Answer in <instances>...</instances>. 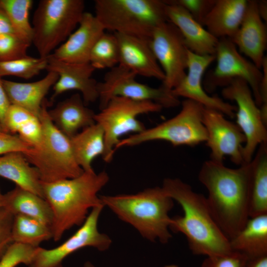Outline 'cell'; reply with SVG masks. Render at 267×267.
Here are the masks:
<instances>
[{
  "instance_id": "30",
  "label": "cell",
  "mask_w": 267,
  "mask_h": 267,
  "mask_svg": "<svg viewBox=\"0 0 267 267\" xmlns=\"http://www.w3.org/2000/svg\"><path fill=\"white\" fill-rule=\"evenodd\" d=\"M50 227L35 219L21 215L14 216L11 238L13 243L38 247L52 238Z\"/></svg>"
},
{
  "instance_id": "43",
  "label": "cell",
  "mask_w": 267,
  "mask_h": 267,
  "mask_svg": "<svg viewBox=\"0 0 267 267\" xmlns=\"http://www.w3.org/2000/svg\"><path fill=\"white\" fill-rule=\"evenodd\" d=\"M262 76L259 87L261 104L267 103V58L265 56L261 68ZM261 106V105H260Z\"/></svg>"
},
{
  "instance_id": "9",
  "label": "cell",
  "mask_w": 267,
  "mask_h": 267,
  "mask_svg": "<svg viewBox=\"0 0 267 267\" xmlns=\"http://www.w3.org/2000/svg\"><path fill=\"white\" fill-rule=\"evenodd\" d=\"M163 108L152 101L120 96L112 98L94 116L95 123L102 127L104 133L105 150L102 156L104 161H111L115 147L122 135L129 133L138 134L146 129L144 124L137 119L138 115L159 112Z\"/></svg>"
},
{
  "instance_id": "13",
  "label": "cell",
  "mask_w": 267,
  "mask_h": 267,
  "mask_svg": "<svg viewBox=\"0 0 267 267\" xmlns=\"http://www.w3.org/2000/svg\"><path fill=\"white\" fill-rule=\"evenodd\" d=\"M104 207L101 205L92 209L80 227L57 247L49 249L37 247L28 267H62L66 257L86 247H93L100 251L107 250L112 240L107 234L100 232L97 227Z\"/></svg>"
},
{
  "instance_id": "15",
  "label": "cell",
  "mask_w": 267,
  "mask_h": 267,
  "mask_svg": "<svg viewBox=\"0 0 267 267\" xmlns=\"http://www.w3.org/2000/svg\"><path fill=\"white\" fill-rule=\"evenodd\" d=\"M202 122L207 134L206 145L211 150L210 159L223 162L225 156L239 166L245 163L242 156L246 137L239 127L222 113L204 108Z\"/></svg>"
},
{
  "instance_id": "44",
  "label": "cell",
  "mask_w": 267,
  "mask_h": 267,
  "mask_svg": "<svg viewBox=\"0 0 267 267\" xmlns=\"http://www.w3.org/2000/svg\"><path fill=\"white\" fill-rule=\"evenodd\" d=\"M4 34L16 35L8 16L0 6V35Z\"/></svg>"
},
{
  "instance_id": "2",
  "label": "cell",
  "mask_w": 267,
  "mask_h": 267,
  "mask_svg": "<svg viewBox=\"0 0 267 267\" xmlns=\"http://www.w3.org/2000/svg\"><path fill=\"white\" fill-rule=\"evenodd\" d=\"M162 187L179 204L183 213L171 218L170 229L185 236L193 254L207 257L232 251L229 240L215 221L204 195L178 178H165Z\"/></svg>"
},
{
  "instance_id": "28",
  "label": "cell",
  "mask_w": 267,
  "mask_h": 267,
  "mask_svg": "<svg viewBox=\"0 0 267 267\" xmlns=\"http://www.w3.org/2000/svg\"><path fill=\"white\" fill-rule=\"evenodd\" d=\"M251 164L249 218L267 214V143L258 146Z\"/></svg>"
},
{
  "instance_id": "31",
  "label": "cell",
  "mask_w": 267,
  "mask_h": 267,
  "mask_svg": "<svg viewBox=\"0 0 267 267\" xmlns=\"http://www.w3.org/2000/svg\"><path fill=\"white\" fill-rule=\"evenodd\" d=\"M32 0H0V6L8 16L15 34L28 43H32L33 28L29 20Z\"/></svg>"
},
{
  "instance_id": "18",
  "label": "cell",
  "mask_w": 267,
  "mask_h": 267,
  "mask_svg": "<svg viewBox=\"0 0 267 267\" xmlns=\"http://www.w3.org/2000/svg\"><path fill=\"white\" fill-rule=\"evenodd\" d=\"M119 49V65L134 73L163 82L164 74L149 44L148 39L113 33Z\"/></svg>"
},
{
  "instance_id": "42",
  "label": "cell",
  "mask_w": 267,
  "mask_h": 267,
  "mask_svg": "<svg viewBox=\"0 0 267 267\" xmlns=\"http://www.w3.org/2000/svg\"><path fill=\"white\" fill-rule=\"evenodd\" d=\"M10 105L11 103L3 86L2 79L0 77V123L4 130L6 114Z\"/></svg>"
},
{
  "instance_id": "41",
  "label": "cell",
  "mask_w": 267,
  "mask_h": 267,
  "mask_svg": "<svg viewBox=\"0 0 267 267\" xmlns=\"http://www.w3.org/2000/svg\"><path fill=\"white\" fill-rule=\"evenodd\" d=\"M18 136L32 147L40 141L42 134V127L40 119L35 117L18 130Z\"/></svg>"
},
{
  "instance_id": "16",
  "label": "cell",
  "mask_w": 267,
  "mask_h": 267,
  "mask_svg": "<svg viewBox=\"0 0 267 267\" xmlns=\"http://www.w3.org/2000/svg\"><path fill=\"white\" fill-rule=\"evenodd\" d=\"M215 60V55H199L189 50L187 73L172 91L178 98L185 97L200 104L205 108L218 111L233 118L235 116L236 106L225 102L218 96L209 95L202 87V80L204 72Z\"/></svg>"
},
{
  "instance_id": "35",
  "label": "cell",
  "mask_w": 267,
  "mask_h": 267,
  "mask_svg": "<svg viewBox=\"0 0 267 267\" xmlns=\"http://www.w3.org/2000/svg\"><path fill=\"white\" fill-rule=\"evenodd\" d=\"M36 248L12 243L0 260V267H16L22 264L28 266Z\"/></svg>"
},
{
  "instance_id": "1",
  "label": "cell",
  "mask_w": 267,
  "mask_h": 267,
  "mask_svg": "<svg viewBox=\"0 0 267 267\" xmlns=\"http://www.w3.org/2000/svg\"><path fill=\"white\" fill-rule=\"evenodd\" d=\"M251 171V162L230 168L210 159L203 162L198 173L199 181L208 191L212 214L229 240L249 219Z\"/></svg>"
},
{
  "instance_id": "47",
  "label": "cell",
  "mask_w": 267,
  "mask_h": 267,
  "mask_svg": "<svg viewBox=\"0 0 267 267\" xmlns=\"http://www.w3.org/2000/svg\"><path fill=\"white\" fill-rule=\"evenodd\" d=\"M84 267H95L91 262L89 261H87L85 263L84 265Z\"/></svg>"
},
{
  "instance_id": "40",
  "label": "cell",
  "mask_w": 267,
  "mask_h": 267,
  "mask_svg": "<svg viewBox=\"0 0 267 267\" xmlns=\"http://www.w3.org/2000/svg\"><path fill=\"white\" fill-rule=\"evenodd\" d=\"M32 147L18 135L0 133V156L14 152L24 153Z\"/></svg>"
},
{
  "instance_id": "48",
  "label": "cell",
  "mask_w": 267,
  "mask_h": 267,
  "mask_svg": "<svg viewBox=\"0 0 267 267\" xmlns=\"http://www.w3.org/2000/svg\"><path fill=\"white\" fill-rule=\"evenodd\" d=\"M3 195L0 191V209L2 208Z\"/></svg>"
},
{
  "instance_id": "27",
  "label": "cell",
  "mask_w": 267,
  "mask_h": 267,
  "mask_svg": "<svg viewBox=\"0 0 267 267\" xmlns=\"http://www.w3.org/2000/svg\"><path fill=\"white\" fill-rule=\"evenodd\" d=\"M2 208L14 216L29 217L51 226L52 214L47 202L42 197L17 186L3 194Z\"/></svg>"
},
{
  "instance_id": "5",
  "label": "cell",
  "mask_w": 267,
  "mask_h": 267,
  "mask_svg": "<svg viewBox=\"0 0 267 267\" xmlns=\"http://www.w3.org/2000/svg\"><path fill=\"white\" fill-rule=\"evenodd\" d=\"M48 106L45 99L39 118L42 127L39 142L23 154L38 170L43 182H51L77 177L84 171L75 159L70 138L50 119L47 109Z\"/></svg>"
},
{
  "instance_id": "49",
  "label": "cell",
  "mask_w": 267,
  "mask_h": 267,
  "mask_svg": "<svg viewBox=\"0 0 267 267\" xmlns=\"http://www.w3.org/2000/svg\"><path fill=\"white\" fill-rule=\"evenodd\" d=\"M164 267H178L177 265L175 264H171V265H166Z\"/></svg>"
},
{
  "instance_id": "14",
  "label": "cell",
  "mask_w": 267,
  "mask_h": 267,
  "mask_svg": "<svg viewBox=\"0 0 267 267\" xmlns=\"http://www.w3.org/2000/svg\"><path fill=\"white\" fill-rule=\"evenodd\" d=\"M150 48L165 76L162 85L172 90L186 75L189 49L178 29L167 21L148 39Z\"/></svg>"
},
{
  "instance_id": "24",
  "label": "cell",
  "mask_w": 267,
  "mask_h": 267,
  "mask_svg": "<svg viewBox=\"0 0 267 267\" xmlns=\"http://www.w3.org/2000/svg\"><path fill=\"white\" fill-rule=\"evenodd\" d=\"M247 3V0H216L203 26L218 39H231L240 26Z\"/></svg>"
},
{
  "instance_id": "29",
  "label": "cell",
  "mask_w": 267,
  "mask_h": 267,
  "mask_svg": "<svg viewBox=\"0 0 267 267\" xmlns=\"http://www.w3.org/2000/svg\"><path fill=\"white\" fill-rule=\"evenodd\" d=\"M75 159L84 172L93 170L92 161L102 156L105 150L104 133L97 123L82 130L70 138Z\"/></svg>"
},
{
  "instance_id": "45",
  "label": "cell",
  "mask_w": 267,
  "mask_h": 267,
  "mask_svg": "<svg viewBox=\"0 0 267 267\" xmlns=\"http://www.w3.org/2000/svg\"><path fill=\"white\" fill-rule=\"evenodd\" d=\"M245 267H267V255L247 258Z\"/></svg>"
},
{
  "instance_id": "46",
  "label": "cell",
  "mask_w": 267,
  "mask_h": 267,
  "mask_svg": "<svg viewBox=\"0 0 267 267\" xmlns=\"http://www.w3.org/2000/svg\"><path fill=\"white\" fill-rule=\"evenodd\" d=\"M259 14L264 22L267 19V0L257 1Z\"/></svg>"
},
{
  "instance_id": "26",
  "label": "cell",
  "mask_w": 267,
  "mask_h": 267,
  "mask_svg": "<svg viewBox=\"0 0 267 267\" xmlns=\"http://www.w3.org/2000/svg\"><path fill=\"white\" fill-rule=\"evenodd\" d=\"M30 164L21 152H14L0 156V177L44 198L39 173Z\"/></svg>"
},
{
  "instance_id": "8",
  "label": "cell",
  "mask_w": 267,
  "mask_h": 267,
  "mask_svg": "<svg viewBox=\"0 0 267 267\" xmlns=\"http://www.w3.org/2000/svg\"><path fill=\"white\" fill-rule=\"evenodd\" d=\"M204 108L195 101L185 99L176 116L154 127L121 139L114 151L123 147L155 140L166 141L174 146H194L206 142L207 134L202 122Z\"/></svg>"
},
{
  "instance_id": "4",
  "label": "cell",
  "mask_w": 267,
  "mask_h": 267,
  "mask_svg": "<svg viewBox=\"0 0 267 267\" xmlns=\"http://www.w3.org/2000/svg\"><path fill=\"white\" fill-rule=\"evenodd\" d=\"M99 197L104 207L146 239L165 244L172 238L169 213L174 206V200L162 187L148 188L135 194Z\"/></svg>"
},
{
  "instance_id": "3",
  "label": "cell",
  "mask_w": 267,
  "mask_h": 267,
  "mask_svg": "<svg viewBox=\"0 0 267 267\" xmlns=\"http://www.w3.org/2000/svg\"><path fill=\"white\" fill-rule=\"evenodd\" d=\"M109 180L105 171L97 174L92 170L72 178L42 181L44 198L52 211L50 228L54 241H59L72 227L81 226L89 210L103 205L98 193Z\"/></svg>"
},
{
  "instance_id": "20",
  "label": "cell",
  "mask_w": 267,
  "mask_h": 267,
  "mask_svg": "<svg viewBox=\"0 0 267 267\" xmlns=\"http://www.w3.org/2000/svg\"><path fill=\"white\" fill-rule=\"evenodd\" d=\"M105 31L94 14L85 12L76 30L50 55L64 62L89 63L91 50Z\"/></svg>"
},
{
  "instance_id": "19",
  "label": "cell",
  "mask_w": 267,
  "mask_h": 267,
  "mask_svg": "<svg viewBox=\"0 0 267 267\" xmlns=\"http://www.w3.org/2000/svg\"><path fill=\"white\" fill-rule=\"evenodd\" d=\"M230 39L240 53L261 69L267 48V31L258 11L257 0H248L240 26Z\"/></svg>"
},
{
  "instance_id": "34",
  "label": "cell",
  "mask_w": 267,
  "mask_h": 267,
  "mask_svg": "<svg viewBox=\"0 0 267 267\" xmlns=\"http://www.w3.org/2000/svg\"><path fill=\"white\" fill-rule=\"evenodd\" d=\"M31 44L15 34L0 35V62L13 60L28 56Z\"/></svg>"
},
{
  "instance_id": "10",
  "label": "cell",
  "mask_w": 267,
  "mask_h": 267,
  "mask_svg": "<svg viewBox=\"0 0 267 267\" xmlns=\"http://www.w3.org/2000/svg\"><path fill=\"white\" fill-rule=\"evenodd\" d=\"M136 75L118 65L105 75L103 80L98 82L97 88L100 110L105 107L114 97H123L132 99L150 101L160 105L163 108L178 106V98L172 90L161 85L153 88L136 80Z\"/></svg>"
},
{
  "instance_id": "11",
  "label": "cell",
  "mask_w": 267,
  "mask_h": 267,
  "mask_svg": "<svg viewBox=\"0 0 267 267\" xmlns=\"http://www.w3.org/2000/svg\"><path fill=\"white\" fill-rule=\"evenodd\" d=\"M215 55L216 65L205 81V90L211 92L218 87H225L234 79L240 78L247 83L257 105L260 107L261 69L243 56L229 38L219 39Z\"/></svg>"
},
{
  "instance_id": "36",
  "label": "cell",
  "mask_w": 267,
  "mask_h": 267,
  "mask_svg": "<svg viewBox=\"0 0 267 267\" xmlns=\"http://www.w3.org/2000/svg\"><path fill=\"white\" fill-rule=\"evenodd\" d=\"M216 0H170L167 2L178 5L185 9L192 17L203 26V21Z\"/></svg>"
},
{
  "instance_id": "39",
  "label": "cell",
  "mask_w": 267,
  "mask_h": 267,
  "mask_svg": "<svg viewBox=\"0 0 267 267\" xmlns=\"http://www.w3.org/2000/svg\"><path fill=\"white\" fill-rule=\"evenodd\" d=\"M14 215L6 209H0V261L13 243L11 228Z\"/></svg>"
},
{
  "instance_id": "32",
  "label": "cell",
  "mask_w": 267,
  "mask_h": 267,
  "mask_svg": "<svg viewBox=\"0 0 267 267\" xmlns=\"http://www.w3.org/2000/svg\"><path fill=\"white\" fill-rule=\"evenodd\" d=\"M119 49L114 33H103L94 44L89 57V63L95 69L109 68L117 66Z\"/></svg>"
},
{
  "instance_id": "17",
  "label": "cell",
  "mask_w": 267,
  "mask_h": 267,
  "mask_svg": "<svg viewBox=\"0 0 267 267\" xmlns=\"http://www.w3.org/2000/svg\"><path fill=\"white\" fill-rule=\"evenodd\" d=\"M95 69L89 63H73L47 57L46 70L56 73L58 79L53 86V92L48 102L52 104L63 92L77 90L81 92L86 105L98 99L97 82L92 75Z\"/></svg>"
},
{
  "instance_id": "7",
  "label": "cell",
  "mask_w": 267,
  "mask_h": 267,
  "mask_svg": "<svg viewBox=\"0 0 267 267\" xmlns=\"http://www.w3.org/2000/svg\"><path fill=\"white\" fill-rule=\"evenodd\" d=\"M83 0H41L32 20V43L40 57L46 58L79 25L85 11Z\"/></svg>"
},
{
  "instance_id": "21",
  "label": "cell",
  "mask_w": 267,
  "mask_h": 267,
  "mask_svg": "<svg viewBox=\"0 0 267 267\" xmlns=\"http://www.w3.org/2000/svg\"><path fill=\"white\" fill-rule=\"evenodd\" d=\"M164 1L168 21L178 29L187 48L199 55H215L219 39L197 22L185 9Z\"/></svg>"
},
{
  "instance_id": "12",
  "label": "cell",
  "mask_w": 267,
  "mask_h": 267,
  "mask_svg": "<svg viewBox=\"0 0 267 267\" xmlns=\"http://www.w3.org/2000/svg\"><path fill=\"white\" fill-rule=\"evenodd\" d=\"M222 94L224 98L234 101L237 104L236 125L246 137L242 156L244 162L249 163L258 146L267 143V126L262 119L259 107L249 86L240 78L232 80L223 88Z\"/></svg>"
},
{
  "instance_id": "6",
  "label": "cell",
  "mask_w": 267,
  "mask_h": 267,
  "mask_svg": "<svg viewBox=\"0 0 267 267\" xmlns=\"http://www.w3.org/2000/svg\"><path fill=\"white\" fill-rule=\"evenodd\" d=\"M94 9L105 30L146 39L168 21L164 0H95Z\"/></svg>"
},
{
  "instance_id": "38",
  "label": "cell",
  "mask_w": 267,
  "mask_h": 267,
  "mask_svg": "<svg viewBox=\"0 0 267 267\" xmlns=\"http://www.w3.org/2000/svg\"><path fill=\"white\" fill-rule=\"evenodd\" d=\"M247 258L242 254L230 253L206 257L201 267H245Z\"/></svg>"
},
{
  "instance_id": "33",
  "label": "cell",
  "mask_w": 267,
  "mask_h": 267,
  "mask_svg": "<svg viewBox=\"0 0 267 267\" xmlns=\"http://www.w3.org/2000/svg\"><path fill=\"white\" fill-rule=\"evenodd\" d=\"M47 57H34L29 55L7 61L0 62V77L14 76L28 80L46 70Z\"/></svg>"
},
{
  "instance_id": "37",
  "label": "cell",
  "mask_w": 267,
  "mask_h": 267,
  "mask_svg": "<svg viewBox=\"0 0 267 267\" xmlns=\"http://www.w3.org/2000/svg\"><path fill=\"white\" fill-rule=\"evenodd\" d=\"M35 117H37L27 110L11 104L5 116V132L11 134L17 133L22 126Z\"/></svg>"
},
{
  "instance_id": "25",
  "label": "cell",
  "mask_w": 267,
  "mask_h": 267,
  "mask_svg": "<svg viewBox=\"0 0 267 267\" xmlns=\"http://www.w3.org/2000/svg\"><path fill=\"white\" fill-rule=\"evenodd\" d=\"M229 243L232 251L248 259L267 255V214L249 218Z\"/></svg>"
},
{
  "instance_id": "22",
  "label": "cell",
  "mask_w": 267,
  "mask_h": 267,
  "mask_svg": "<svg viewBox=\"0 0 267 267\" xmlns=\"http://www.w3.org/2000/svg\"><path fill=\"white\" fill-rule=\"evenodd\" d=\"M47 72L43 79L31 83H18L2 79L11 104L21 107L39 118L45 96L58 79L56 73Z\"/></svg>"
},
{
  "instance_id": "23",
  "label": "cell",
  "mask_w": 267,
  "mask_h": 267,
  "mask_svg": "<svg viewBox=\"0 0 267 267\" xmlns=\"http://www.w3.org/2000/svg\"><path fill=\"white\" fill-rule=\"evenodd\" d=\"M48 114L55 126L69 138L95 123V113L86 106L79 93L59 102L54 108L48 110Z\"/></svg>"
},
{
  "instance_id": "50",
  "label": "cell",
  "mask_w": 267,
  "mask_h": 267,
  "mask_svg": "<svg viewBox=\"0 0 267 267\" xmlns=\"http://www.w3.org/2000/svg\"><path fill=\"white\" fill-rule=\"evenodd\" d=\"M0 133H6L5 132L1 123H0Z\"/></svg>"
}]
</instances>
